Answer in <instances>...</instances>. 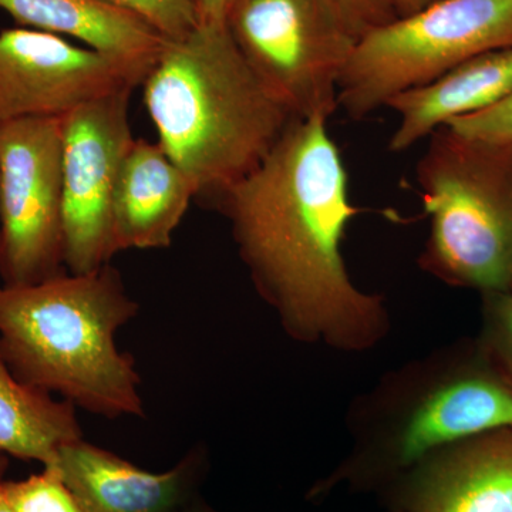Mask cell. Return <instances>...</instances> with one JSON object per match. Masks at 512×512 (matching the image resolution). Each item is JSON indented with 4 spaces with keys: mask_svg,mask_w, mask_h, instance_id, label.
<instances>
[{
    "mask_svg": "<svg viewBox=\"0 0 512 512\" xmlns=\"http://www.w3.org/2000/svg\"><path fill=\"white\" fill-rule=\"evenodd\" d=\"M447 128L467 138L512 140V92L487 109L448 121Z\"/></svg>",
    "mask_w": 512,
    "mask_h": 512,
    "instance_id": "obj_20",
    "label": "cell"
},
{
    "mask_svg": "<svg viewBox=\"0 0 512 512\" xmlns=\"http://www.w3.org/2000/svg\"><path fill=\"white\" fill-rule=\"evenodd\" d=\"M382 495L399 512H512V427L444 448Z\"/></svg>",
    "mask_w": 512,
    "mask_h": 512,
    "instance_id": "obj_11",
    "label": "cell"
},
{
    "mask_svg": "<svg viewBox=\"0 0 512 512\" xmlns=\"http://www.w3.org/2000/svg\"><path fill=\"white\" fill-rule=\"evenodd\" d=\"M511 47L512 0H439L360 37L340 77L339 109L366 119L467 60Z\"/></svg>",
    "mask_w": 512,
    "mask_h": 512,
    "instance_id": "obj_6",
    "label": "cell"
},
{
    "mask_svg": "<svg viewBox=\"0 0 512 512\" xmlns=\"http://www.w3.org/2000/svg\"><path fill=\"white\" fill-rule=\"evenodd\" d=\"M325 119L292 120L271 153L217 202L239 255L285 332L360 352L389 330L380 296L350 278L343 239L357 208Z\"/></svg>",
    "mask_w": 512,
    "mask_h": 512,
    "instance_id": "obj_1",
    "label": "cell"
},
{
    "mask_svg": "<svg viewBox=\"0 0 512 512\" xmlns=\"http://www.w3.org/2000/svg\"><path fill=\"white\" fill-rule=\"evenodd\" d=\"M416 167L430 232L423 271L454 288L510 292L512 140L467 138L441 127Z\"/></svg>",
    "mask_w": 512,
    "mask_h": 512,
    "instance_id": "obj_5",
    "label": "cell"
},
{
    "mask_svg": "<svg viewBox=\"0 0 512 512\" xmlns=\"http://www.w3.org/2000/svg\"><path fill=\"white\" fill-rule=\"evenodd\" d=\"M238 0H195L200 23L227 25L229 13Z\"/></svg>",
    "mask_w": 512,
    "mask_h": 512,
    "instance_id": "obj_22",
    "label": "cell"
},
{
    "mask_svg": "<svg viewBox=\"0 0 512 512\" xmlns=\"http://www.w3.org/2000/svg\"><path fill=\"white\" fill-rule=\"evenodd\" d=\"M156 59L110 55L42 30H2L0 126L25 119H64L84 104L133 92Z\"/></svg>",
    "mask_w": 512,
    "mask_h": 512,
    "instance_id": "obj_9",
    "label": "cell"
},
{
    "mask_svg": "<svg viewBox=\"0 0 512 512\" xmlns=\"http://www.w3.org/2000/svg\"><path fill=\"white\" fill-rule=\"evenodd\" d=\"M178 512H217L212 510L210 505L205 503V501L201 500V497L195 498L192 500L190 504L185 505L184 508H181Z\"/></svg>",
    "mask_w": 512,
    "mask_h": 512,
    "instance_id": "obj_24",
    "label": "cell"
},
{
    "mask_svg": "<svg viewBox=\"0 0 512 512\" xmlns=\"http://www.w3.org/2000/svg\"><path fill=\"white\" fill-rule=\"evenodd\" d=\"M2 471H3V456L0 454V478H2Z\"/></svg>",
    "mask_w": 512,
    "mask_h": 512,
    "instance_id": "obj_26",
    "label": "cell"
},
{
    "mask_svg": "<svg viewBox=\"0 0 512 512\" xmlns=\"http://www.w3.org/2000/svg\"><path fill=\"white\" fill-rule=\"evenodd\" d=\"M130 90L84 104L63 119L64 268L90 274L117 254L111 207L134 137Z\"/></svg>",
    "mask_w": 512,
    "mask_h": 512,
    "instance_id": "obj_10",
    "label": "cell"
},
{
    "mask_svg": "<svg viewBox=\"0 0 512 512\" xmlns=\"http://www.w3.org/2000/svg\"><path fill=\"white\" fill-rule=\"evenodd\" d=\"M63 119L0 126V282L33 285L64 268Z\"/></svg>",
    "mask_w": 512,
    "mask_h": 512,
    "instance_id": "obj_8",
    "label": "cell"
},
{
    "mask_svg": "<svg viewBox=\"0 0 512 512\" xmlns=\"http://www.w3.org/2000/svg\"><path fill=\"white\" fill-rule=\"evenodd\" d=\"M436 2H439V0H386L396 18L413 15V13L419 12V10Z\"/></svg>",
    "mask_w": 512,
    "mask_h": 512,
    "instance_id": "obj_23",
    "label": "cell"
},
{
    "mask_svg": "<svg viewBox=\"0 0 512 512\" xmlns=\"http://www.w3.org/2000/svg\"><path fill=\"white\" fill-rule=\"evenodd\" d=\"M512 92V47L461 63L439 79L394 97L386 109L397 114L387 148L404 153L448 121L487 109Z\"/></svg>",
    "mask_w": 512,
    "mask_h": 512,
    "instance_id": "obj_14",
    "label": "cell"
},
{
    "mask_svg": "<svg viewBox=\"0 0 512 512\" xmlns=\"http://www.w3.org/2000/svg\"><path fill=\"white\" fill-rule=\"evenodd\" d=\"M79 439L74 404L22 382L0 353V454L46 467L60 448Z\"/></svg>",
    "mask_w": 512,
    "mask_h": 512,
    "instance_id": "obj_16",
    "label": "cell"
},
{
    "mask_svg": "<svg viewBox=\"0 0 512 512\" xmlns=\"http://www.w3.org/2000/svg\"><path fill=\"white\" fill-rule=\"evenodd\" d=\"M143 20L164 39H180L200 23L195 0H100Z\"/></svg>",
    "mask_w": 512,
    "mask_h": 512,
    "instance_id": "obj_19",
    "label": "cell"
},
{
    "mask_svg": "<svg viewBox=\"0 0 512 512\" xmlns=\"http://www.w3.org/2000/svg\"><path fill=\"white\" fill-rule=\"evenodd\" d=\"M227 26L266 92L293 120H330L359 37L330 0H238Z\"/></svg>",
    "mask_w": 512,
    "mask_h": 512,
    "instance_id": "obj_7",
    "label": "cell"
},
{
    "mask_svg": "<svg viewBox=\"0 0 512 512\" xmlns=\"http://www.w3.org/2000/svg\"><path fill=\"white\" fill-rule=\"evenodd\" d=\"M2 478H0V512H16L13 505L10 504L8 494L5 491V485H3Z\"/></svg>",
    "mask_w": 512,
    "mask_h": 512,
    "instance_id": "obj_25",
    "label": "cell"
},
{
    "mask_svg": "<svg viewBox=\"0 0 512 512\" xmlns=\"http://www.w3.org/2000/svg\"><path fill=\"white\" fill-rule=\"evenodd\" d=\"M138 312L110 264L33 285L0 282V353L22 382L76 409L109 420L144 417L136 362L116 342Z\"/></svg>",
    "mask_w": 512,
    "mask_h": 512,
    "instance_id": "obj_3",
    "label": "cell"
},
{
    "mask_svg": "<svg viewBox=\"0 0 512 512\" xmlns=\"http://www.w3.org/2000/svg\"><path fill=\"white\" fill-rule=\"evenodd\" d=\"M352 451L309 491L339 485L382 494L444 448L488 431L511 429L512 386L478 343L444 350L390 375L353 416Z\"/></svg>",
    "mask_w": 512,
    "mask_h": 512,
    "instance_id": "obj_4",
    "label": "cell"
},
{
    "mask_svg": "<svg viewBox=\"0 0 512 512\" xmlns=\"http://www.w3.org/2000/svg\"><path fill=\"white\" fill-rule=\"evenodd\" d=\"M158 144L218 202L271 153L293 120L266 92L227 25L198 23L167 40L143 82Z\"/></svg>",
    "mask_w": 512,
    "mask_h": 512,
    "instance_id": "obj_2",
    "label": "cell"
},
{
    "mask_svg": "<svg viewBox=\"0 0 512 512\" xmlns=\"http://www.w3.org/2000/svg\"><path fill=\"white\" fill-rule=\"evenodd\" d=\"M357 37L396 19L386 0H330Z\"/></svg>",
    "mask_w": 512,
    "mask_h": 512,
    "instance_id": "obj_21",
    "label": "cell"
},
{
    "mask_svg": "<svg viewBox=\"0 0 512 512\" xmlns=\"http://www.w3.org/2000/svg\"><path fill=\"white\" fill-rule=\"evenodd\" d=\"M195 197L190 178L160 144L134 138L121 164L111 207L116 252L170 247Z\"/></svg>",
    "mask_w": 512,
    "mask_h": 512,
    "instance_id": "obj_13",
    "label": "cell"
},
{
    "mask_svg": "<svg viewBox=\"0 0 512 512\" xmlns=\"http://www.w3.org/2000/svg\"><path fill=\"white\" fill-rule=\"evenodd\" d=\"M50 466L90 512H178L200 497L208 456L195 446L171 470L153 473L79 439L60 448Z\"/></svg>",
    "mask_w": 512,
    "mask_h": 512,
    "instance_id": "obj_12",
    "label": "cell"
},
{
    "mask_svg": "<svg viewBox=\"0 0 512 512\" xmlns=\"http://www.w3.org/2000/svg\"><path fill=\"white\" fill-rule=\"evenodd\" d=\"M510 292H512V282H511V288H510Z\"/></svg>",
    "mask_w": 512,
    "mask_h": 512,
    "instance_id": "obj_28",
    "label": "cell"
},
{
    "mask_svg": "<svg viewBox=\"0 0 512 512\" xmlns=\"http://www.w3.org/2000/svg\"><path fill=\"white\" fill-rule=\"evenodd\" d=\"M387 512H399V511L389 510V511H387Z\"/></svg>",
    "mask_w": 512,
    "mask_h": 512,
    "instance_id": "obj_27",
    "label": "cell"
},
{
    "mask_svg": "<svg viewBox=\"0 0 512 512\" xmlns=\"http://www.w3.org/2000/svg\"><path fill=\"white\" fill-rule=\"evenodd\" d=\"M484 296L481 352L512 386V292Z\"/></svg>",
    "mask_w": 512,
    "mask_h": 512,
    "instance_id": "obj_18",
    "label": "cell"
},
{
    "mask_svg": "<svg viewBox=\"0 0 512 512\" xmlns=\"http://www.w3.org/2000/svg\"><path fill=\"white\" fill-rule=\"evenodd\" d=\"M0 9L20 25L110 55L156 59L167 42L143 20L100 0H0Z\"/></svg>",
    "mask_w": 512,
    "mask_h": 512,
    "instance_id": "obj_15",
    "label": "cell"
},
{
    "mask_svg": "<svg viewBox=\"0 0 512 512\" xmlns=\"http://www.w3.org/2000/svg\"><path fill=\"white\" fill-rule=\"evenodd\" d=\"M3 485L16 512H90L55 466L43 467L23 480L3 481Z\"/></svg>",
    "mask_w": 512,
    "mask_h": 512,
    "instance_id": "obj_17",
    "label": "cell"
}]
</instances>
